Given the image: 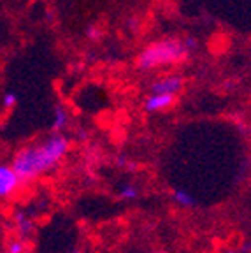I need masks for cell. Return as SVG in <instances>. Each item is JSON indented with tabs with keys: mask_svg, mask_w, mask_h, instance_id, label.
<instances>
[{
	"mask_svg": "<svg viewBox=\"0 0 251 253\" xmlns=\"http://www.w3.org/2000/svg\"><path fill=\"white\" fill-rule=\"evenodd\" d=\"M69 150L71 141L63 134H53L42 142L21 148L12 158L11 167L20 178L21 185H28L44 174L55 170L67 157Z\"/></svg>",
	"mask_w": 251,
	"mask_h": 253,
	"instance_id": "6da1fadb",
	"label": "cell"
},
{
	"mask_svg": "<svg viewBox=\"0 0 251 253\" xmlns=\"http://www.w3.org/2000/svg\"><path fill=\"white\" fill-rule=\"evenodd\" d=\"M188 49L185 47L183 41L177 39H164L151 42L146 46L137 56L139 71H153L164 65H174L179 63L188 56Z\"/></svg>",
	"mask_w": 251,
	"mask_h": 253,
	"instance_id": "7a4b0ae2",
	"label": "cell"
},
{
	"mask_svg": "<svg viewBox=\"0 0 251 253\" xmlns=\"http://www.w3.org/2000/svg\"><path fill=\"white\" fill-rule=\"evenodd\" d=\"M185 86V78L179 74H167L155 79L151 84V93L155 95H174L176 97Z\"/></svg>",
	"mask_w": 251,
	"mask_h": 253,
	"instance_id": "3957f363",
	"label": "cell"
},
{
	"mask_svg": "<svg viewBox=\"0 0 251 253\" xmlns=\"http://www.w3.org/2000/svg\"><path fill=\"white\" fill-rule=\"evenodd\" d=\"M21 181L11 164H0V199H9L20 190Z\"/></svg>",
	"mask_w": 251,
	"mask_h": 253,
	"instance_id": "277c9868",
	"label": "cell"
},
{
	"mask_svg": "<svg viewBox=\"0 0 251 253\" xmlns=\"http://www.w3.org/2000/svg\"><path fill=\"white\" fill-rule=\"evenodd\" d=\"M176 104V97L174 95H155L149 93L144 100V111L146 113H164L169 107Z\"/></svg>",
	"mask_w": 251,
	"mask_h": 253,
	"instance_id": "5b68a950",
	"label": "cell"
},
{
	"mask_svg": "<svg viewBox=\"0 0 251 253\" xmlns=\"http://www.w3.org/2000/svg\"><path fill=\"white\" fill-rule=\"evenodd\" d=\"M172 201L176 202L179 208H186V210H190V208H195V206H197L195 197H193L190 192H186V190H183V188L174 190V192H172Z\"/></svg>",
	"mask_w": 251,
	"mask_h": 253,
	"instance_id": "8992f818",
	"label": "cell"
},
{
	"mask_svg": "<svg viewBox=\"0 0 251 253\" xmlns=\"http://www.w3.org/2000/svg\"><path fill=\"white\" fill-rule=\"evenodd\" d=\"M67 125H69V113L65 111V107L56 106L55 113H53V130H55V134H62V130H65Z\"/></svg>",
	"mask_w": 251,
	"mask_h": 253,
	"instance_id": "52a82bcc",
	"label": "cell"
},
{
	"mask_svg": "<svg viewBox=\"0 0 251 253\" xmlns=\"http://www.w3.org/2000/svg\"><path fill=\"white\" fill-rule=\"evenodd\" d=\"M139 195H141V190H139L137 185H133V183H123V185H120L118 197L122 201H135V199H139Z\"/></svg>",
	"mask_w": 251,
	"mask_h": 253,
	"instance_id": "ba28073f",
	"label": "cell"
},
{
	"mask_svg": "<svg viewBox=\"0 0 251 253\" xmlns=\"http://www.w3.org/2000/svg\"><path fill=\"white\" fill-rule=\"evenodd\" d=\"M16 104H18V93H14V91H5L4 97H2V106H4V109H12Z\"/></svg>",
	"mask_w": 251,
	"mask_h": 253,
	"instance_id": "9c48e42d",
	"label": "cell"
},
{
	"mask_svg": "<svg viewBox=\"0 0 251 253\" xmlns=\"http://www.w3.org/2000/svg\"><path fill=\"white\" fill-rule=\"evenodd\" d=\"M27 252V245L21 239H16V241H11L7 246V253H25Z\"/></svg>",
	"mask_w": 251,
	"mask_h": 253,
	"instance_id": "30bf717a",
	"label": "cell"
},
{
	"mask_svg": "<svg viewBox=\"0 0 251 253\" xmlns=\"http://www.w3.org/2000/svg\"><path fill=\"white\" fill-rule=\"evenodd\" d=\"M86 36L90 37L91 41H98L100 37H102V30L97 27H93V25H90V27L86 28Z\"/></svg>",
	"mask_w": 251,
	"mask_h": 253,
	"instance_id": "8fae6325",
	"label": "cell"
},
{
	"mask_svg": "<svg viewBox=\"0 0 251 253\" xmlns=\"http://www.w3.org/2000/svg\"><path fill=\"white\" fill-rule=\"evenodd\" d=\"M16 220L20 221V223H18V225H20V229H21V232L23 234H28L32 230V223H28V220L27 218H23L20 214V216H16Z\"/></svg>",
	"mask_w": 251,
	"mask_h": 253,
	"instance_id": "7c38bea8",
	"label": "cell"
},
{
	"mask_svg": "<svg viewBox=\"0 0 251 253\" xmlns=\"http://www.w3.org/2000/svg\"><path fill=\"white\" fill-rule=\"evenodd\" d=\"M183 44H185V47L188 49V51H190V49H193V47H197V41L193 39V37H188V39H185V41H183Z\"/></svg>",
	"mask_w": 251,
	"mask_h": 253,
	"instance_id": "4fadbf2b",
	"label": "cell"
},
{
	"mask_svg": "<svg viewBox=\"0 0 251 253\" xmlns=\"http://www.w3.org/2000/svg\"><path fill=\"white\" fill-rule=\"evenodd\" d=\"M225 253H241V252H237V250H227Z\"/></svg>",
	"mask_w": 251,
	"mask_h": 253,
	"instance_id": "5bb4252c",
	"label": "cell"
},
{
	"mask_svg": "<svg viewBox=\"0 0 251 253\" xmlns=\"http://www.w3.org/2000/svg\"><path fill=\"white\" fill-rule=\"evenodd\" d=\"M71 253H84V252H81V250H72Z\"/></svg>",
	"mask_w": 251,
	"mask_h": 253,
	"instance_id": "9a60e30c",
	"label": "cell"
}]
</instances>
